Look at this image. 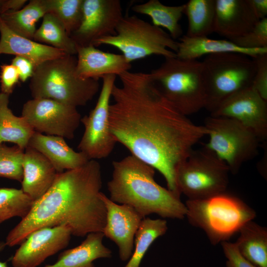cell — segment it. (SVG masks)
Segmentation results:
<instances>
[{"label":"cell","instance_id":"obj_2","mask_svg":"<svg viewBox=\"0 0 267 267\" xmlns=\"http://www.w3.org/2000/svg\"><path fill=\"white\" fill-rule=\"evenodd\" d=\"M102 186L101 167L96 160L57 173L47 191L8 232L6 246L19 245L32 232L45 227L65 226L77 237L102 232L106 209L100 196Z\"/></svg>","mask_w":267,"mask_h":267},{"label":"cell","instance_id":"obj_27","mask_svg":"<svg viewBox=\"0 0 267 267\" xmlns=\"http://www.w3.org/2000/svg\"><path fill=\"white\" fill-rule=\"evenodd\" d=\"M47 13L45 0H32L20 9L6 12L0 17L12 31L33 40L36 23Z\"/></svg>","mask_w":267,"mask_h":267},{"label":"cell","instance_id":"obj_41","mask_svg":"<svg viewBox=\"0 0 267 267\" xmlns=\"http://www.w3.org/2000/svg\"><path fill=\"white\" fill-rule=\"evenodd\" d=\"M6 246V245L5 241H0V252L2 251ZM0 267H8L7 262H1L0 261Z\"/></svg>","mask_w":267,"mask_h":267},{"label":"cell","instance_id":"obj_16","mask_svg":"<svg viewBox=\"0 0 267 267\" xmlns=\"http://www.w3.org/2000/svg\"><path fill=\"white\" fill-rule=\"evenodd\" d=\"M100 196L106 209L102 232L118 247L121 260L127 261L132 255L135 235L143 218L130 206L116 203L102 192Z\"/></svg>","mask_w":267,"mask_h":267},{"label":"cell","instance_id":"obj_19","mask_svg":"<svg viewBox=\"0 0 267 267\" xmlns=\"http://www.w3.org/2000/svg\"><path fill=\"white\" fill-rule=\"evenodd\" d=\"M22 168L21 189L35 202L51 186L57 173L44 156L29 146L24 150Z\"/></svg>","mask_w":267,"mask_h":267},{"label":"cell","instance_id":"obj_23","mask_svg":"<svg viewBox=\"0 0 267 267\" xmlns=\"http://www.w3.org/2000/svg\"><path fill=\"white\" fill-rule=\"evenodd\" d=\"M104 237L102 232L89 233L79 245L64 250L55 263L43 267H95V260L112 257L111 250L103 243Z\"/></svg>","mask_w":267,"mask_h":267},{"label":"cell","instance_id":"obj_5","mask_svg":"<svg viewBox=\"0 0 267 267\" xmlns=\"http://www.w3.org/2000/svg\"><path fill=\"white\" fill-rule=\"evenodd\" d=\"M185 205L189 223L203 229L213 245L228 241L256 217L252 208L226 191L205 199H188Z\"/></svg>","mask_w":267,"mask_h":267},{"label":"cell","instance_id":"obj_38","mask_svg":"<svg viewBox=\"0 0 267 267\" xmlns=\"http://www.w3.org/2000/svg\"><path fill=\"white\" fill-rule=\"evenodd\" d=\"M11 64L17 69L22 82H25L33 76L35 66L29 59L16 56L12 59Z\"/></svg>","mask_w":267,"mask_h":267},{"label":"cell","instance_id":"obj_4","mask_svg":"<svg viewBox=\"0 0 267 267\" xmlns=\"http://www.w3.org/2000/svg\"><path fill=\"white\" fill-rule=\"evenodd\" d=\"M77 58L65 55L48 60L35 68L29 89L33 98H47L77 108L98 92V80L82 79L76 73Z\"/></svg>","mask_w":267,"mask_h":267},{"label":"cell","instance_id":"obj_29","mask_svg":"<svg viewBox=\"0 0 267 267\" xmlns=\"http://www.w3.org/2000/svg\"><path fill=\"white\" fill-rule=\"evenodd\" d=\"M33 39L38 43H44L60 50L66 54H77V46L68 35L65 27L53 14L47 13L43 17L40 27L36 29Z\"/></svg>","mask_w":267,"mask_h":267},{"label":"cell","instance_id":"obj_14","mask_svg":"<svg viewBox=\"0 0 267 267\" xmlns=\"http://www.w3.org/2000/svg\"><path fill=\"white\" fill-rule=\"evenodd\" d=\"M267 102L250 86L227 98L210 113V116L235 120L253 131L261 141H265Z\"/></svg>","mask_w":267,"mask_h":267},{"label":"cell","instance_id":"obj_15","mask_svg":"<svg viewBox=\"0 0 267 267\" xmlns=\"http://www.w3.org/2000/svg\"><path fill=\"white\" fill-rule=\"evenodd\" d=\"M70 231L65 226L45 227L30 233L11 259L13 267H38L69 244Z\"/></svg>","mask_w":267,"mask_h":267},{"label":"cell","instance_id":"obj_24","mask_svg":"<svg viewBox=\"0 0 267 267\" xmlns=\"http://www.w3.org/2000/svg\"><path fill=\"white\" fill-rule=\"evenodd\" d=\"M235 244L241 254L257 267H267V229L253 222L240 229Z\"/></svg>","mask_w":267,"mask_h":267},{"label":"cell","instance_id":"obj_7","mask_svg":"<svg viewBox=\"0 0 267 267\" xmlns=\"http://www.w3.org/2000/svg\"><path fill=\"white\" fill-rule=\"evenodd\" d=\"M201 63L205 109L210 113L227 98L252 85L256 62L250 56L237 52L215 53L207 55Z\"/></svg>","mask_w":267,"mask_h":267},{"label":"cell","instance_id":"obj_26","mask_svg":"<svg viewBox=\"0 0 267 267\" xmlns=\"http://www.w3.org/2000/svg\"><path fill=\"white\" fill-rule=\"evenodd\" d=\"M132 9L135 13L149 16L153 25L166 29L174 40L178 39L182 36V30L179 22L184 14L185 4L168 6L158 0H149L133 5Z\"/></svg>","mask_w":267,"mask_h":267},{"label":"cell","instance_id":"obj_31","mask_svg":"<svg viewBox=\"0 0 267 267\" xmlns=\"http://www.w3.org/2000/svg\"><path fill=\"white\" fill-rule=\"evenodd\" d=\"M34 201L21 189L0 188V224L14 217L25 218Z\"/></svg>","mask_w":267,"mask_h":267},{"label":"cell","instance_id":"obj_11","mask_svg":"<svg viewBox=\"0 0 267 267\" xmlns=\"http://www.w3.org/2000/svg\"><path fill=\"white\" fill-rule=\"evenodd\" d=\"M116 78L115 75H109L102 78V87L95 107L88 115L81 118L84 132L78 148L89 160L107 157L117 143L111 133L109 120Z\"/></svg>","mask_w":267,"mask_h":267},{"label":"cell","instance_id":"obj_17","mask_svg":"<svg viewBox=\"0 0 267 267\" xmlns=\"http://www.w3.org/2000/svg\"><path fill=\"white\" fill-rule=\"evenodd\" d=\"M214 32L229 40L241 36L260 20L248 0H215Z\"/></svg>","mask_w":267,"mask_h":267},{"label":"cell","instance_id":"obj_35","mask_svg":"<svg viewBox=\"0 0 267 267\" xmlns=\"http://www.w3.org/2000/svg\"><path fill=\"white\" fill-rule=\"evenodd\" d=\"M256 71L251 86L267 101V53L254 58Z\"/></svg>","mask_w":267,"mask_h":267},{"label":"cell","instance_id":"obj_34","mask_svg":"<svg viewBox=\"0 0 267 267\" xmlns=\"http://www.w3.org/2000/svg\"><path fill=\"white\" fill-rule=\"evenodd\" d=\"M229 41L244 49L267 48V18L260 20L252 29L245 34Z\"/></svg>","mask_w":267,"mask_h":267},{"label":"cell","instance_id":"obj_13","mask_svg":"<svg viewBox=\"0 0 267 267\" xmlns=\"http://www.w3.org/2000/svg\"><path fill=\"white\" fill-rule=\"evenodd\" d=\"M119 0H84L83 16L79 27L70 37L76 45H93L97 40L116 34L123 17Z\"/></svg>","mask_w":267,"mask_h":267},{"label":"cell","instance_id":"obj_22","mask_svg":"<svg viewBox=\"0 0 267 267\" xmlns=\"http://www.w3.org/2000/svg\"><path fill=\"white\" fill-rule=\"evenodd\" d=\"M223 52L240 53L253 58L267 53V48L248 49L238 47L229 40H214L207 37H189L185 35L178 39V58L185 60H197L204 55Z\"/></svg>","mask_w":267,"mask_h":267},{"label":"cell","instance_id":"obj_30","mask_svg":"<svg viewBox=\"0 0 267 267\" xmlns=\"http://www.w3.org/2000/svg\"><path fill=\"white\" fill-rule=\"evenodd\" d=\"M167 229L165 220L143 218L135 235L132 255L124 267H139L150 246L157 238L165 234Z\"/></svg>","mask_w":267,"mask_h":267},{"label":"cell","instance_id":"obj_9","mask_svg":"<svg viewBox=\"0 0 267 267\" xmlns=\"http://www.w3.org/2000/svg\"><path fill=\"white\" fill-rule=\"evenodd\" d=\"M229 172L226 163L204 146L193 150L178 167L177 187L189 200L209 198L226 191Z\"/></svg>","mask_w":267,"mask_h":267},{"label":"cell","instance_id":"obj_37","mask_svg":"<svg viewBox=\"0 0 267 267\" xmlns=\"http://www.w3.org/2000/svg\"><path fill=\"white\" fill-rule=\"evenodd\" d=\"M0 83L1 92L10 95L18 83L19 74L12 64L0 65Z\"/></svg>","mask_w":267,"mask_h":267},{"label":"cell","instance_id":"obj_32","mask_svg":"<svg viewBox=\"0 0 267 267\" xmlns=\"http://www.w3.org/2000/svg\"><path fill=\"white\" fill-rule=\"evenodd\" d=\"M47 13L53 14L70 35L80 26L84 0H45Z\"/></svg>","mask_w":267,"mask_h":267},{"label":"cell","instance_id":"obj_8","mask_svg":"<svg viewBox=\"0 0 267 267\" xmlns=\"http://www.w3.org/2000/svg\"><path fill=\"white\" fill-rule=\"evenodd\" d=\"M100 45L117 48L130 63L152 55L176 57L178 49V42L169 34L135 15L123 16L115 35L100 38L93 44Z\"/></svg>","mask_w":267,"mask_h":267},{"label":"cell","instance_id":"obj_10","mask_svg":"<svg viewBox=\"0 0 267 267\" xmlns=\"http://www.w3.org/2000/svg\"><path fill=\"white\" fill-rule=\"evenodd\" d=\"M204 126L210 131L209 139L204 146L224 161L232 174L257 155L261 140L238 121L210 116Z\"/></svg>","mask_w":267,"mask_h":267},{"label":"cell","instance_id":"obj_6","mask_svg":"<svg viewBox=\"0 0 267 267\" xmlns=\"http://www.w3.org/2000/svg\"><path fill=\"white\" fill-rule=\"evenodd\" d=\"M162 94L185 116L205 108L206 94L201 61L176 57L165 58L149 73Z\"/></svg>","mask_w":267,"mask_h":267},{"label":"cell","instance_id":"obj_3","mask_svg":"<svg viewBox=\"0 0 267 267\" xmlns=\"http://www.w3.org/2000/svg\"><path fill=\"white\" fill-rule=\"evenodd\" d=\"M112 167L107 183L112 201L132 207L143 218L154 214L164 218L185 217V205L180 197L156 182L152 167L131 154L113 161Z\"/></svg>","mask_w":267,"mask_h":267},{"label":"cell","instance_id":"obj_28","mask_svg":"<svg viewBox=\"0 0 267 267\" xmlns=\"http://www.w3.org/2000/svg\"><path fill=\"white\" fill-rule=\"evenodd\" d=\"M215 0H189L185 3L184 14L188 20L186 36L207 37L214 32Z\"/></svg>","mask_w":267,"mask_h":267},{"label":"cell","instance_id":"obj_40","mask_svg":"<svg viewBox=\"0 0 267 267\" xmlns=\"http://www.w3.org/2000/svg\"><path fill=\"white\" fill-rule=\"evenodd\" d=\"M248 2L259 20L267 18V0H248Z\"/></svg>","mask_w":267,"mask_h":267},{"label":"cell","instance_id":"obj_21","mask_svg":"<svg viewBox=\"0 0 267 267\" xmlns=\"http://www.w3.org/2000/svg\"><path fill=\"white\" fill-rule=\"evenodd\" d=\"M0 54L15 55L29 59L35 68L48 60L61 57L63 51L21 36L9 29L0 17Z\"/></svg>","mask_w":267,"mask_h":267},{"label":"cell","instance_id":"obj_1","mask_svg":"<svg viewBox=\"0 0 267 267\" xmlns=\"http://www.w3.org/2000/svg\"><path fill=\"white\" fill-rule=\"evenodd\" d=\"M109 107V126L117 142L159 172L168 189L180 197L176 172L194 146L210 131L193 123L161 92L149 73L130 71L119 76Z\"/></svg>","mask_w":267,"mask_h":267},{"label":"cell","instance_id":"obj_25","mask_svg":"<svg viewBox=\"0 0 267 267\" xmlns=\"http://www.w3.org/2000/svg\"><path fill=\"white\" fill-rule=\"evenodd\" d=\"M9 95L0 92V143L11 142L25 150L35 131L8 106Z\"/></svg>","mask_w":267,"mask_h":267},{"label":"cell","instance_id":"obj_20","mask_svg":"<svg viewBox=\"0 0 267 267\" xmlns=\"http://www.w3.org/2000/svg\"><path fill=\"white\" fill-rule=\"evenodd\" d=\"M65 138L35 132L28 146L44 156L57 173L80 168L89 160L82 152L71 148Z\"/></svg>","mask_w":267,"mask_h":267},{"label":"cell","instance_id":"obj_18","mask_svg":"<svg viewBox=\"0 0 267 267\" xmlns=\"http://www.w3.org/2000/svg\"><path fill=\"white\" fill-rule=\"evenodd\" d=\"M77 46L76 73L82 79L99 80L130 71L132 65L122 54L102 51L93 45Z\"/></svg>","mask_w":267,"mask_h":267},{"label":"cell","instance_id":"obj_33","mask_svg":"<svg viewBox=\"0 0 267 267\" xmlns=\"http://www.w3.org/2000/svg\"><path fill=\"white\" fill-rule=\"evenodd\" d=\"M24 149L0 143V177L21 182Z\"/></svg>","mask_w":267,"mask_h":267},{"label":"cell","instance_id":"obj_12","mask_svg":"<svg viewBox=\"0 0 267 267\" xmlns=\"http://www.w3.org/2000/svg\"><path fill=\"white\" fill-rule=\"evenodd\" d=\"M24 117L35 132L72 139L81 116L77 108L47 98H33L22 107Z\"/></svg>","mask_w":267,"mask_h":267},{"label":"cell","instance_id":"obj_36","mask_svg":"<svg viewBox=\"0 0 267 267\" xmlns=\"http://www.w3.org/2000/svg\"><path fill=\"white\" fill-rule=\"evenodd\" d=\"M221 244L226 259V267H257L241 254L235 243L226 241Z\"/></svg>","mask_w":267,"mask_h":267},{"label":"cell","instance_id":"obj_39","mask_svg":"<svg viewBox=\"0 0 267 267\" xmlns=\"http://www.w3.org/2000/svg\"><path fill=\"white\" fill-rule=\"evenodd\" d=\"M26 0H0V15L9 11H16L22 8Z\"/></svg>","mask_w":267,"mask_h":267}]
</instances>
